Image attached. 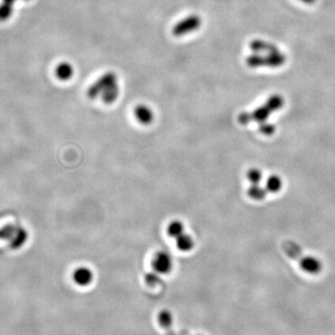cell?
I'll list each match as a JSON object with an SVG mask.
<instances>
[{"mask_svg":"<svg viewBox=\"0 0 335 335\" xmlns=\"http://www.w3.org/2000/svg\"><path fill=\"white\" fill-rule=\"evenodd\" d=\"M117 74L114 72H107L105 74H102V76L96 80L94 83L88 89L87 91V96L91 100L97 99L101 97L102 93L108 89L113 84L117 82Z\"/></svg>","mask_w":335,"mask_h":335,"instance_id":"4","label":"cell"},{"mask_svg":"<svg viewBox=\"0 0 335 335\" xmlns=\"http://www.w3.org/2000/svg\"><path fill=\"white\" fill-rule=\"evenodd\" d=\"M173 260L171 255L166 251H158L152 260L153 270L160 275H165L172 270Z\"/></svg>","mask_w":335,"mask_h":335,"instance_id":"6","label":"cell"},{"mask_svg":"<svg viewBox=\"0 0 335 335\" xmlns=\"http://www.w3.org/2000/svg\"><path fill=\"white\" fill-rule=\"evenodd\" d=\"M73 279L75 284L79 286H88L92 283L93 279V273L92 270L86 266H80L74 270L73 273Z\"/></svg>","mask_w":335,"mask_h":335,"instance_id":"7","label":"cell"},{"mask_svg":"<svg viewBox=\"0 0 335 335\" xmlns=\"http://www.w3.org/2000/svg\"><path fill=\"white\" fill-rule=\"evenodd\" d=\"M282 186V181L280 180V178L276 175L271 176L267 179L266 181V188L267 190H269L270 192H278L280 190Z\"/></svg>","mask_w":335,"mask_h":335,"instance_id":"15","label":"cell"},{"mask_svg":"<svg viewBox=\"0 0 335 335\" xmlns=\"http://www.w3.org/2000/svg\"><path fill=\"white\" fill-rule=\"evenodd\" d=\"M29 233L20 223H9L0 227V241L5 242L10 250H19L27 242Z\"/></svg>","mask_w":335,"mask_h":335,"instance_id":"2","label":"cell"},{"mask_svg":"<svg viewBox=\"0 0 335 335\" xmlns=\"http://www.w3.org/2000/svg\"><path fill=\"white\" fill-rule=\"evenodd\" d=\"M201 18L196 14H192L178 22L172 28V34L175 37H183L185 35L195 32L201 26Z\"/></svg>","mask_w":335,"mask_h":335,"instance_id":"5","label":"cell"},{"mask_svg":"<svg viewBox=\"0 0 335 335\" xmlns=\"http://www.w3.org/2000/svg\"><path fill=\"white\" fill-rule=\"evenodd\" d=\"M249 195L254 199H263L265 196V190L258 185H252L249 189Z\"/></svg>","mask_w":335,"mask_h":335,"instance_id":"17","label":"cell"},{"mask_svg":"<svg viewBox=\"0 0 335 335\" xmlns=\"http://www.w3.org/2000/svg\"><path fill=\"white\" fill-rule=\"evenodd\" d=\"M175 243H176L177 249L183 252L192 251L195 247L194 239L190 235L186 233H184L179 238H177L175 239Z\"/></svg>","mask_w":335,"mask_h":335,"instance_id":"10","label":"cell"},{"mask_svg":"<svg viewBox=\"0 0 335 335\" xmlns=\"http://www.w3.org/2000/svg\"><path fill=\"white\" fill-rule=\"evenodd\" d=\"M286 62L287 57L279 49L265 54L252 53L246 59V64L251 68H259L263 66L269 68H279L285 65Z\"/></svg>","mask_w":335,"mask_h":335,"instance_id":"3","label":"cell"},{"mask_svg":"<svg viewBox=\"0 0 335 335\" xmlns=\"http://www.w3.org/2000/svg\"><path fill=\"white\" fill-rule=\"evenodd\" d=\"M301 1L302 3H305L307 5H313L314 3H316V0H299Z\"/></svg>","mask_w":335,"mask_h":335,"instance_id":"20","label":"cell"},{"mask_svg":"<svg viewBox=\"0 0 335 335\" xmlns=\"http://www.w3.org/2000/svg\"><path fill=\"white\" fill-rule=\"evenodd\" d=\"M250 48L253 53H269L279 50L275 44L263 39H254L250 43Z\"/></svg>","mask_w":335,"mask_h":335,"instance_id":"9","label":"cell"},{"mask_svg":"<svg viewBox=\"0 0 335 335\" xmlns=\"http://www.w3.org/2000/svg\"><path fill=\"white\" fill-rule=\"evenodd\" d=\"M134 115L137 121L142 125L147 126L154 121V113L153 110L144 104H139L134 109Z\"/></svg>","mask_w":335,"mask_h":335,"instance_id":"8","label":"cell"},{"mask_svg":"<svg viewBox=\"0 0 335 335\" xmlns=\"http://www.w3.org/2000/svg\"><path fill=\"white\" fill-rule=\"evenodd\" d=\"M247 176H248V179L251 181L252 185H258L259 182L262 180V178H263V173L261 170L257 169V168H251L249 170Z\"/></svg>","mask_w":335,"mask_h":335,"instance_id":"18","label":"cell"},{"mask_svg":"<svg viewBox=\"0 0 335 335\" xmlns=\"http://www.w3.org/2000/svg\"><path fill=\"white\" fill-rule=\"evenodd\" d=\"M119 95H120V87L118 82H116L102 93L101 99L104 103L110 104L118 99Z\"/></svg>","mask_w":335,"mask_h":335,"instance_id":"13","label":"cell"},{"mask_svg":"<svg viewBox=\"0 0 335 335\" xmlns=\"http://www.w3.org/2000/svg\"><path fill=\"white\" fill-rule=\"evenodd\" d=\"M261 130L265 133V134H271L274 130H275V127L273 125H270V124H264V123H262V127H261Z\"/></svg>","mask_w":335,"mask_h":335,"instance_id":"19","label":"cell"},{"mask_svg":"<svg viewBox=\"0 0 335 335\" xmlns=\"http://www.w3.org/2000/svg\"><path fill=\"white\" fill-rule=\"evenodd\" d=\"M167 233L170 238L176 239L177 238H179L181 235L185 233V225L181 221L174 220L168 223Z\"/></svg>","mask_w":335,"mask_h":335,"instance_id":"14","label":"cell"},{"mask_svg":"<svg viewBox=\"0 0 335 335\" xmlns=\"http://www.w3.org/2000/svg\"><path fill=\"white\" fill-rule=\"evenodd\" d=\"M24 1H29V0H24Z\"/></svg>","mask_w":335,"mask_h":335,"instance_id":"21","label":"cell"},{"mask_svg":"<svg viewBox=\"0 0 335 335\" xmlns=\"http://www.w3.org/2000/svg\"><path fill=\"white\" fill-rule=\"evenodd\" d=\"M284 105V98L279 94H273L265 102L250 113H242L239 116L241 124H248L251 121L263 123L274 112L278 111Z\"/></svg>","mask_w":335,"mask_h":335,"instance_id":"1","label":"cell"},{"mask_svg":"<svg viewBox=\"0 0 335 335\" xmlns=\"http://www.w3.org/2000/svg\"><path fill=\"white\" fill-rule=\"evenodd\" d=\"M74 74V68L69 63H61L57 65L55 69V74L57 78L62 81L69 80Z\"/></svg>","mask_w":335,"mask_h":335,"instance_id":"11","label":"cell"},{"mask_svg":"<svg viewBox=\"0 0 335 335\" xmlns=\"http://www.w3.org/2000/svg\"><path fill=\"white\" fill-rule=\"evenodd\" d=\"M302 268L308 273H317L321 270V263L315 257H305L301 260Z\"/></svg>","mask_w":335,"mask_h":335,"instance_id":"12","label":"cell"},{"mask_svg":"<svg viewBox=\"0 0 335 335\" xmlns=\"http://www.w3.org/2000/svg\"><path fill=\"white\" fill-rule=\"evenodd\" d=\"M144 279H145L146 284L150 287L157 286L158 283H160V281H161L160 274H158V272H156L155 270H153L152 272L146 273L144 276Z\"/></svg>","mask_w":335,"mask_h":335,"instance_id":"16","label":"cell"}]
</instances>
